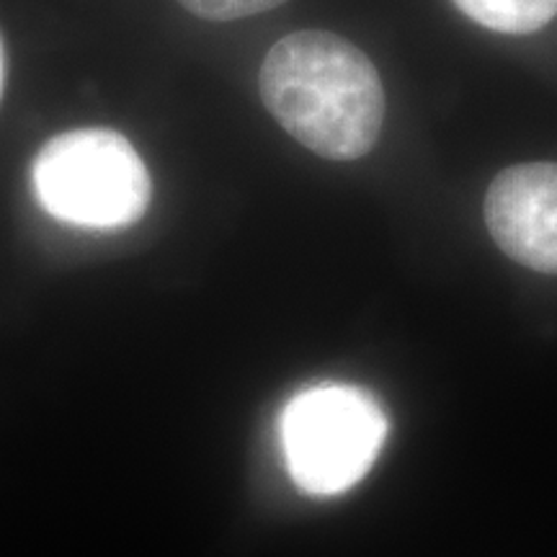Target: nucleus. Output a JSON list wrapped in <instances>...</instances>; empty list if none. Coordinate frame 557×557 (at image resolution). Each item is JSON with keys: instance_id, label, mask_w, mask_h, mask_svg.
<instances>
[{"instance_id": "obj_1", "label": "nucleus", "mask_w": 557, "mask_h": 557, "mask_svg": "<svg viewBox=\"0 0 557 557\" xmlns=\"http://www.w3.org/2000/svg\"><path fill=\"white\" fill-rule=\"evenodd\" d=\"M259 90L269 114L325 160H359L377 145L385 88L357 45L331 32H297L263 60Z\"/></svg>"}, {"instance_id": "obj_2", "label": "nucleus", "mask_w": 557, "mask_h": 557, "mask_svg": "<svg viewBox=\"0 0 557 557\" xmlns=\"http://www.w3.org/2000/svg\"><path fill=\"white\" fill-rule=\"evenodd\" d=\"M39 205L88 230L127 227L148 212L152 184L135 145L114 129L88 127L52 137L34 160Z\"/></svg>"}, {"instance_id": "obj_3", "label": "nucleus", "mask_w": 557, "mask_h": 557, "mask_svg": "<svg viewBox=\"0 0 557 557\" xmlns=\"http://www.w3.org/2000/svg\"><path fill=\"white\" fill-rule=\"evenodd\" d=\"M282 431L295 483L312 496H336L372 468L387 421L380 403L364 389L323 385L289 403Z\"/></svg>"}, {"instance_id": "obj_4", "label": "nucleus", "mask_w": 557, "mask_h": 557, "mask_svg": "<svg viewBox=\"0 0 557 557\" xmlns=\"http://www.w3.org/2000/svg\"><path fill=\"white\" fill-rule=\"evenodd\" d=\"M485 225L508 259L557 274V163L500 171L485 194Z\"/></svg>"}, {"instance_id": "obj_5", "label": "nucleus", "mask_w": 557, "mask_h": 557, "mask_svg": "<svg viewBox=\"0 0 557 557\" xmlns=\"http://www.w3.org/2000/svg\"><path fill=\"white\" fill-rule=\"evenodd\" d=\"M465 16L500 34H532L557 16V0H451Z\"/></svg>"}, {"instance_id": "obj_6", "label": "nucleus", "mask_w": 557, "mask_h": 557, "mask_svg": "<svg viewBox=\"0 0 557 557\" xmlns=\"http://www.w3.org/2000/svg\"><path fill=\"white\" fill-rule=\"evenodd\" d=\"M186 11L194 16L209 18V21H233V18H248L256 13H267L284 0H178Z\"/></svg>"}, {"instance_id": "obj_7", "label": "nucleus", "mask_w": 557, "mask_h": 557, "mask_svg": "<svg viewBox=\"0 0 557 557\" xmlns=\"http://www.w3.org/2000/svg\"><path fill=\"white\" fill-rule=\"evenodd\" d=\"M3 73H5V62H3V45H0V94H3Z\"/></svg>"}]
</instances>
